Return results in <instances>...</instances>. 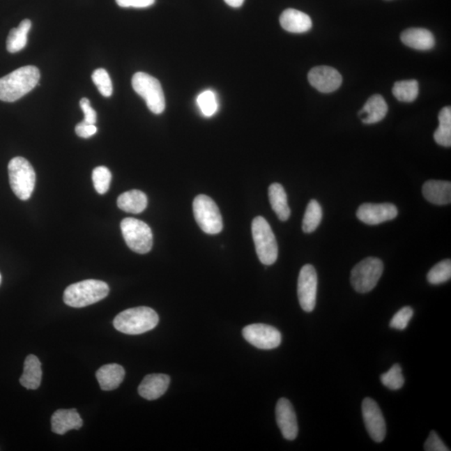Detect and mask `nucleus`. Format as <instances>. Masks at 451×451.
Wrapping results in <instances>:
<instances>
[{"mask_svg": "<svg viewBox=\"0 0 451 451\" xmlns=\"http://www.w3.org/2000/svg\"><path fill=\"white\" fill-rule=\"evenodd\" d=\"M276 420L282 436L288 441L296 439L298 425L293 406L289 399L282 398L276 406Z\"/></svg>", "mask_w": 451, "mask_h": 451, "instance_id": "nucleus-15", "label": "nucleus"}, {"mask_svg": "<svg viewBox=\"0 0 451 451\" xmlns=\"http://www.w3.org/2000/svg\"><path fill=\"white\" fill-rule=\"evenodd\" d=\"M83 420L75 408L58 410L52 417V429L57 435H65L71 429L82 427Z\"/></svg>", "mask_w": 451, "mask_h": 451, "instance_id": "nucleus-17", "label": "nucleus"}, {"mask_svg": "<svg viewBox=\"0 0 451 451\" xmlns=\"http://www.w3.org/2000/svg\"><path fill=\"white\" fill-rule=\"evenodd\" d=\"M112 178V172L107 167L101 166L95 168L92 174V180L95 191L100 195L107 193L111 185Z\"/></svg>", "mask_w": 451, "mask_h": 451, "instance_id": "nucleus-33", "label": "nucleus"}, {"mask_svg": "<svg viewBox=\"0 0 451 451\" xmlns=\"http://www.w3.org/2000/svg\"><path fill=\"white\" fill-rule=\"evenodd\" d=\"M193 212L198 226L204 233L214 235L221 233L222 217L218 206L212 198L197 196L193 201Z\"/></svg>", "mask_w": 451, "mask_h": 451, "instance_id": "nucleus-8", "label": "nucleus"}, {"mask_svg": "<svg viewBox=\"0 0 451 451\" xmlns=\"http://www.w3.org/2000/svg\"><path fill=\"white\" fill-rule=\"evenodd\" d=\"M118 6L122 8H148L153 6L155 0H116Z\"/></svg>", "mask_w": 451, "mask_h": 451, "instance_id": "nucleus-39", "label": "nucleus"}, {"mask_svg": "<svg viewBox=\"0 0 451 451\" xmlns=\"http://www.w3.org/2000/svg\"><path fill=\"white\" fill-rule=\"evenodd\" d=\"M147 197L144 192L139 190L122 193L118 197L117 206L121 210L125 213L138 214L144 211L147 206Z\"/></svg>", "mask_w": 451, "mask_h": 451, "instance_id": "nucleus-24", "label": "nucleus"}, {"mask_svg": "<svg viewBox=\"0 0 451 451\" xmlns=\"http://www.w3.org/2000/svg\"><path fill=\"white\" fill-rule=\"evenodd\" d=\"M413 315H414V310L412 307L408 306L402 307L392 318L390 323V328L397 330H406Z\"/></svg>", "mask_w": 451, "mask_h": 451, "instance_id": "nucleus-35", "label": "nucleus"}, {"mask_svg": "<svg viewBox=\"0 0 451 451\" xmlns=\"http://www.w3.org/2000/svg\"><path fill=\"white\" fill-rule=\"evenodd\" d=\"M79 105L83 111L84 115H85V119L83 121L86 122V123L95 125L97 121V114L94 109L91 107V101L87 98H82L79 101Z\"/></svg>", "mask_w": 451, "mask_h": 451, "instance_id": "nucleus-37", "label": "nucleus"}, {"mask_svg": "<svg viewBox=\"0 0 451 451\" xmlns=\"http://www.w3.org/2000/svg\"><path fill=\"white\" fill-rule=\"evenodd\" d=\"M12 191L20 200L31 197L36 187V175L31 164L21 157L13 158L8 166Z\"/></svg>", "mask_w": 451, "mask_h": 451, "instance_id": "nucleus-4", "label": "nucleus"}, {"mask_svg": "<svg viewBox=\"0 0 451 451\" xmlns=\"http://www.w3.org/2000/svg\"><path fill=\"white\" fill-rule=\"evenodd\" d=\"M318 275L314 266L305 265L299 273L298 281V297L303 310L310 313L316 305L317 296Z\"/></svg>", "mask_w": 451, "mask_h": 451, "instance_id": "nucleus-11", "label": "nucleus"}, {"mask_svg": "<svg viewBox=\"0 0 451 451\" xmlns=\"http://www.w3.org/2000/svg\"><path fill=\"white\" fill-rule=\"evenodd\" d=\"M252 234L260 262L267 266L275 263L278 256L277 243L266 219L255 217L252 223Z\"/></svg>", "mask_w": 451, "mask_h": 451, "instance_id": "nucleus-5", "label": "nucleus"}, {"mask_svg": "<svg viewBox=\"0 0 451 451\" xmlns=\"http://www.w3.org/2000/svg\"><path fill=\"white\" fill-rule=\"evenodd\" d=\"M171 379L164 374L146 375L139 385V395L147 400H155L166 393L169 387Z\"/></svg>", "mask_w": 451, "mask_h": 451, "instance_id": "nucleus-16", "label": "nucleus"}, {"mask_svg": "<svg viewBox=\"0 0 451 451\" xmlns=\"http://www.w3.org/2000/svg\"><path fill=\"white\" fill-rule=\"evenodd\" d=\"M362 413L369 435L381 443L386 436V423L378 404L372 399L365 398L362 404Z\"/></svg>", "mask_w": 451, "mask_h": 451, "instance_id": "nucleus-12", "label": "nucleus"}, {"mask_svg": "<svg viewBox=\"0 0 451 451\" xmlns=\"http://www.w3.org/2000/svg\"><path fill=\"white\" fill-rule=\"evenodd\" d=\"M381 381L388 389L391 390L402 389L404 383L402 366L398 364L392 366L389 371L381 375Z\"/></svg>", "mask_w": 451, "mask_h": 451, "instance_id": "nucleus-31", "label": "nucleus"}, {"mask_svg": "<svg viewBox=\"0 0 451 451\" xmlns=\"http://www.w3.org/2000/svg\"><path fill=\"white\" fill-rule=\"evenodd\" d=\"M400 38L404 45L418 50L431 49L436 43L433 33L428 29L421 28L408 29Z\"/></svg>", "mask_w": 451, "mask_h": 451, "instance_id": "nucleus-20", "label": "nucleus"}, {"mask_svg": "<svg viewBox=\"0 0 451 451\" xmlns=\"http://www.w3.org/2000/svg\"><path fill=\"white\" fill-rule=\"evenodd\" d=\"M159 316L148 307H137L121 312L114 319L116 330L125 335H137L158 326Z\"/></svg>", "mask_w": 451, "mask_h": 451, "instance_id": "nucleus-2", "label": "nucleus"}, {"mask_svg": "<svg viewBox=\"0 0 451 451\" xmlns=\"http://www.w3.org/2000/svg\"><path fill=\"white\" fill-rule=\"evenodd\" d=\"M97 132L95 125L86 123L85 121L81 122L75 126V133L82 138H90L94 136Z\"/></svg>", "mask_w": 451, "mask_h": 451, "instance_id": "nucleus-38", "label": "nucleus"}, {"mask_svg": "<svg viewBox=\"0 0 451 451\" xmlns=\"http://www.w3.org/2000/svg\"><path fill=\"white\" fill-rule=\"evenodd\" d=\"M309 82L311 86L322 93H331L342 85V75L330 66H317L309 71Z\"/></svg>", "mask_w": 451, "mask_h": 451, "instance_id": "nucleus-14", "label": "nucleus"}, {"mask_svg": "<svg viewBox=\"0 0 451 451\" xmlns=\"http://www.w3.org/2000/svg\"><path fill=\"white\" fill-rule=\"evenodd\" d=\"M42 379L41 362L36 356L29 355L24 361V372L21 375V385L27 390H37Z\"/></svg>", "mask_w": 451, "mask_h": 451, "instance_id": "nucleus-23", "label": "nucleus"}, {"mask_svg": "<svg viewBox=\"0 0 451 451\" xmlns=\"http://www.w3.org/2000/svg\"><path fill=\"white\" fill-rule=\"evenodd\" d=\"M32 26L31 21L24 20L18 28L12 29L7 39V50L10 53H16L23 49L27 45L28 33Z\"/></svg>", "mask_w": 451, "mask_h": 451, "instance_id": "nucleus-26", "label": "nucleus"}, {"mask_svg": "<svg viewBox=\"0 0 451 451\" xmlns=\"http://www.w3.org/2000/svg\"><path fill=\"white\" fill-rule=\"evenodd\" d=\"M419 82L415 79L402 81L395 83L393 95L395 98L402 102H413L419 95Z\"/></svg>", "mask_w": 451, "mask_h": 451, "instance_id": "nucleus-28", "label": "nucleus"}, {"mask_svg": "<svg viewBox=\"0 0 451 451\" xmlns=\"http://www.w3.org/2000/svg\"><path fill=\"white\" fill-rule=\"evenodd\" d=\"M269 201L274 213L277 214L281 221L289 220L291 210L288 204V197L282 185L280 183H273L268 188Z\"/></svg>", "mask_w": 451, "mask_h": 451, "instance_id": "nucleus-25", "label": "nucleus"}, {"mask_svg": "<svg viewBox=\"0 0 451 451\" xmlns=\"http://www.w3.org/2000/svg\"><path fill=\"white\" fill-rule=\"evenodd\" d=\"M132 87L145 100L147 107L155 115L165 111L166 100L161 83L144 72H137L132 77Z\"/></svg>", "mask_w": 451, "mask_h": 451, "instance_id": "nucleus-6", "label": "nucleus"}, {"mask_svg": "<svg viewBox=\"0 0 451 451\" xmlns=\"http://www.w3.org/2000/svg\"><path fill=\"white\" fill-rule=\"evenodd\" d=\"M397 216L398 209L391 204H365L357 211V217L368 225L381 224Z\"/></svg>", "mask_w": 451, "mask_h": 451, "instance_id": "nucleus-13", "label": "nucleus"}, {"mask_svg": "<svg viewBox=\"0 0 451 451\" xmlns=\"http://www.w3.org/2000/svg\"><path fill=\"white\" fill-rule=\"evenodd\" d=\"M388 105L383 97L379 95L371 96L359 113L365 124H375L385 119Z\"/></svg>", "mask_w": 451, "mask_h": 451, "instance_id": "nucleus-22", "label": "nucleus"}, {"mask_svg": "<svg viewBox=\"0 0 451 451\" xmlns=\"http://www.w3.org/2000/svg\"><path fill=\"white\" fill-rule=\"evenodd\" d=\"M1 281H2V277H1V274H0V284H1Z\"/></svg>", "mask_w": 451, "mask_h": 451, "instance_id": "nucleus-41", "label": "nucleus"}, {"mask_svg": "<svg viewBox=\"0 0 451 451\" xmlns=\"http://www.w3.org/2000/svg\"><path fill=\"white\" fill-rule=\"evenodd\" d=\"M40 77L37 67L27 66L0 78V100L6 102L18 100L37 86Z\"/></svg>", "mask_w": 451, "mask_h": 451, "instance_id": "nucleus-1", "label": "nucleus"}, {"mask_svg": "<svg viewBox=\"0 0 451 451\" xmlns=\"http://www.w3.org/2000/svg\"><path fill=\"white\" fill-rule=\"evenodd\" d=\"M92 81L101 95L105 97L112 96L113 86L111 77L107 70L104 69H97L92 74Z\"/></svg>", "mask_w": 451, "mask_h": 451, "instance_id": "nucleus-34", "label": "nucleus"}, {"mask_svg": "<svg viewBox=\"0 0 451 451\" xmlns=\"http://www.w3.org/2000/svg\"><path fill=\"white\" fill-rule=\"evenodd\" d=\"M383 264L377 258H367L358 263L351 272V284L356 292L366 293L372 291L381 280Z\"/></svg>", "mask_w": 451, "mask_h": 451, "instance_id": "nucleus-9", "label": "nucleus"}, {"mask_svg": "<svg viewBox=\"0 0 451 451\" xmlns=\"http://www.w3.org/2000/svg\"><path fill=\"white\" fill-rule=\"evenodd\" d=\"M227 6L233 8L241 7L244 3V0H224Z\"/></svg>", "mask_w": 451, "mask_h": 451, "instance_id": "nucleus-40", "label": "nucleus"}, {"mask_svg": "<svg viewBox=\"0 0 451 451\" xmlns=\"http://www.w3.org/2000/svg\"><path fill=\"white\" fill-rule=\"evenodd\" d=\"M197 102L202 115L204 116H213L217 112V96L213 91L201 92L197 97Z\"/></svg>", "mask_w": 451, "mask_h": 451, "instance_id": "nucleus-32", "label": "nucleus"}, {"mask_svg": "<svg viewBox=\"0 0 451 451\" xmlns=\"http://www.w3.org/2000/svg\"><path fill=\"white\" fill-rule=\"evenodd\" d=\"M451 277V261L445 259L438 263L427 274V280L429 284L438 285L444 284Z\"/></svg>", "mask_w": 451, "mask_h": 451, "instance_id": "nucleus-30", "label": "nucleus"}, {"mask_svg": "<svg viewBox=\"0 0 451 451\" xmlns=\"http://www.w3.org/2000/svg\"><path fill=\"white\" fill-rule=\"evenodd\" d=\"M109 289L107 282L88 280L71 284L64 293L66 305L72 307H84L94 305L107 297Z\"/></svg>", "mask_w": 451, "mask_h": 451, "instance_id": "nucleus-3", "label": "nucleus"}, {"mask_svg": "<svg viewBox=\"0 0 451 451\" xmlns=\"http://www.w3.org/2000/svg\"><path fill=\"white\" fill-rule=\"evenodd\" d=\"M121 229L126 244L135 252L146 254L153 248V231L146 222L136 218H125L121 222Z\"/></svg>", "mask_w": 451, "mask_h": 451, "instance_id": "nucleus-7", "label": "nucleus"}, {"mask_svg": "<svg viewBox=\"0 0 451 451\" xmlns=\"http://www.w3.org/2000/svg\"><path fill=\"white\" fill-rule=\"evenodd\" d=\"M125 378L123 367L117 364L105 365L96 372V379L101 390H114L120 386Z\"/></svg>", "mask_w": 451, "mask_h": 451, "instance_id": "nucleus-21", "label": "nucleus"}, {"mask_svg": "<svg viewBox=\"0 0 451 451\" xmlns=\"http://www.w3.org/2000/svg\"><path fill=\"white\" fill-rule=\"evenodd\" d=\"M425 450L427 451H449L450 449L446 446L443 441L440 439L439 436L436 431H431L429 434L428 439L425 441L424 445Z\"/></svg>", "mask_w": 451, "mask_h": 451, "instance_id": "nucleus-36", "label": "nucleus"}, {"mask_svg": "<svg viewBox=\"0 0 451 451\" xmlns=\"http://www.w3.org/2000/svg\"><path fill=\"white\" fill-rule=\"evenodd\" d=\"M439 128L434 134L437 144L445 147L451 146V108L445 107L439 114Z\"/></svg>", "mask_w": 451, "mask_h": 451, "instance_id": "nucleus-27", "label": "nucleus"}, {"mask_svg": "<svg viewBox=\"0 0 451 451\" xmlns=\"http://www.w3.org/2000/svg\"><path fill=\"white\" fill-rule=\"evenodd\" d=\"M281 26L286 31L301 33L309 31L313 26L310 17L302 11L288 8L280 16Z\"/></svg>", "mask_w": 451, "mask_h": 451, "instance_id": "nucleus-18", "label": "nucleus"}, {"mask_svg": "<svg viewBox=\"0 0 451 451\" xmlns=\"http://www.w3.org/2000/svg\"><path fill=\"white\" fill-rule=\"evenodd\" d=\"M243 338L248 343L260 349H273L281 344V332L268 324L254 323L243 330Z\"/></svg>", "mask_w": 451, "mask_h": 451, "instance_id": "nucleus-10", "label": "nucleus"}, {"mask_svg": "<svg viewBox=\"0 0 451 451\" xmlns=\"http://www.w3.org/2000/svg\"><path fill=\"white\" fill-rule=\"evenodd\" d=\"M423 196L436 205H448L451 201V183L446 181L431 180L422 188Z\"/></svg>", "mask_w": 451, "mask_h": 451, "instance_id": "nucleus-19", "label": "nucleus"}, {"mask_svg": "<svg viewBox=\"0 0 451 451\" xmlns=\"http://www.w3.org/2000/svg\"><path fill=\"white\" fill-rule=\"evenodd\" d=\"M323 211L321 206L314 199L307 204L303 220V230L305 234L313 233L322 221Z\"/></svg>", "mask_w": 451, "mask_h": 451, "instance_id": "nucleus-29", "label": "nucleus"}]
</instances>
